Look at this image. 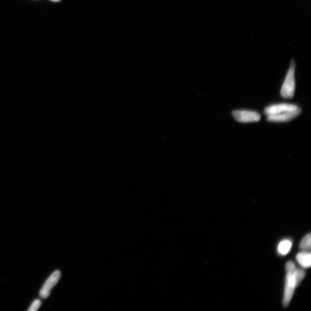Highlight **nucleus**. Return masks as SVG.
I'll return each instance as SVG.
<instances>
[{"mask_svg":"<svg viewBox=\"0 0 311 311\" xmlns=\"http://www.w3.org/2000/svg\"><path fill=\"white\" fill-rule=\"evenodd\" d=\"M286 284L283 301V305L285 307L289 306L294 289L305 277L304 271L302 269H297L295 264L291 261L286 263Z\"/></svg>","mask_w":311,"mask_h":311,"instance_id":"obj_1","label":"nucleus"},{"mask_svg":"<svg viewBox=\"0 0 311 311\" xmlns=\"http://www.w3.org/2000/svg\"><path fill=\"white\" fill-rule=\"evenodd\" d=\"M295 69L296 62L292 59L281 89V96L284 98L291 99L293 97L296 89Z\"/></svg>","mask_w":311,"mask_h":311,"instance_id":"obj_2","label":"nucleus"},{"mask_svg":"<svg viewBox=\"0 0 311 311\" xmlns=\"http://www.w3.org/2000/svg\"><path fill=\"white\" fill-rule=\"evenodd\" d=\"M232 114L235 120L243 123L258 122L260 120V115L258 112L250 110H234Z\"/></svg>","mask_w":311,"mask_h":311,"instance_id":"obj_3","label":"nucleus"},{"mask_svg":"<svg viewBox=\"0 0 311 311\" xmlns=\"http://www.w3.org/2000/svg\"><path fill=\"white\" fill-rule=\"evenodd\" d=\"M61 277V272L59 270H56L42 286L40 291V296L42 299H47L51 294V290L56 284H57Z\"/></svg>","mask_w":311,"mask_h":311,"instance_id":"obj_4","label":"nucleus"},{"mask_svg":"<svg viewBox=\"0 0 311 311\" xmlns=\"http://www.w3.org/2000/svg\"><path fill=\"white\" fill-rule=\"evenodd\" d=\"M302 112V109L300 107L297 110L291 111L282 112L276 115H267V120L272 122H286L294 120Z\"/></svg>","mask_w":311,"mask_h":311,"instance_id":"obj_5","label":"nucleus"},{"mask_svg":"<svg viewBox=\"0 0 311 311\" xmlns=\"http://www.w3.org/2000/svg\"><path fill=\"white\" fill-rule=\"evenodd\" d=\"M299 108L297 105L292 104H273L267 107L264 112L267 115H276L284 112L294 111Z\"/></svg>","mask_w":311,"mask_h":311,"instance_id":"obj_6","label":"nucleus"},{"mask_svg":"<svg viewBox=\"0 0 311 311\" xmlns=\"http://www.w3.org/2000/svg\"><path fill=\"white\" fill-rule=\"evenodd\" d=\"M296 259L301 266L304 268H309L311 264V256L306 251L297 255Z\"/></svg>","mask_w":311,"mask_h":311,"instance_id":"obj_7","label":"nucleus"},{"mask_svg":"<svg viewBox=\"0 0 311 311\" xmlns=\"http://www.w3.org/2000/svg\"><path fill=\"white\" fill-rule=\"evenodd\" d=\"M292 246V243L290 240H283L281 241L279 246H278V253H279L281 256H286V254L289 253Z\"/></svg>","mask_w":311,"mask_h":311,"instance_id":"obj_8","label":"nucleus"},{"mask_svg":"<svg viewBox=\"0 0 311 311\" xmlns=\"http://www.w3.org/2000/svg\"><path fill=\"white\" fill-rule=\"evenodd\" d=\"M311 234H307L303 238L300 244V249L304 251H310L311 249Z\"/></svg>","mask_w":311,"mask_h":311,"instance_id":"obj_9","label":"nucleus"},{"mask_svg":"<svg viewBox=\"0 0 311 311\" xmlns=\"http://www.w3.org/2000/svg\"><path fill=\"white\" fill-rule=\"evenodd\" d=\"M41 305V301L39 299L35 300L31 304L30 308L28 309V311H37L39 309V307H40Z\"/></svg>","mask_w":311,"mask_h":311,"instance_id":"obj_10","label":"nucleus"},{"mask_svg":"<svg viewBox=\"0 0 311 311\" xmlns=\"http://www.w3.org/2000/svg\"><path fill=\"white\" fill-rule=\"evenodd\" d=\"M51 1H54V2H58V1H60L61 0H51Z\"/></svg>","mask_w":311,"mask_h":311,"instance_id":"obj_11","label":"nucleus"}]
</instances>
